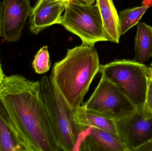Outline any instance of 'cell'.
Here are the masks:
<instances>
[{
	"label": "cell",
	"instance_id": "1",
	"mask_svg": "<svg viewBox=\"0 0 152 151\" xmlns=\"http://www.w3.org/2000/svg\"><path fill=\"white\" fill-rule=\"evenodd\" d=\"M0 101L32 151H62L52 129L39 81L18 74L4 75Z\"/></svg>",
	"mask_w": 152,
	"mask_h": 151
},
{
	"label": "cell",
	"instance_id": "2",
	"mask_svg": "<svg viewBox=\"0 0 152 151\" xmlns=\"http://www.w3.org/2000/svg\"><path fill=\"white\" fill-rule=\"evenodd\" d=\"M101 65L94 47L83 44L68 50L65 57L53 65L52 78L73 109L81 106Z\"/></svg>",
	"mask_w": 152,
	"mask_h": 151
},
{
	"label": "cell",
	"instance_id": "3",
	"mask_svg": "<svg viewBox=\"0 0 152 151\" xmlns=\"http://www.w3.org/2000/svg\"><path fill=\"white\" fill-rule=\"evenodd\" d=\"M39 81L41 95L58 144L62 151H78L84 129L75 121V110L69 105L51 75H44Z\"/></svg>",
	"mask_w": 152,
	"mask_h": 151
},
{
	"label": "cell",
	"instance_id": "4",
	"mask_svg": "<svg viewBox=\"0 0 152 151\" xmlns=\"http://www.w3.org/2000/svg\"><path fill=\"white\" fill-rule=\"evenodd\" d=\"M102 76L116 85L137 109H144L152 73L151 67L134 60L117 59L101 65Z\"/></svg>",
	"mask_w": 152,
	"mask_h": 151
},
{
	"label": "cell",
	"instance_id": "5",
	"mask_svg": "<svg viewBox=\"0 0 152 151\" xmlns=\"http://www.w3.org/2000/svg\"><path fill=\"white\" fill-rule=\"evenodd\" d=\"M60 24L78 36L84 45L94 47L98 42L107 41L96 4L71 0L67 4Z\"/></svg>",
	"mask_w": 152,
	"mask_h": 151
},
{
	"label": "cell",
	"instance_id": "6",
	"mask_svg": "<svg viewBox=\"0 0 152 151\" xmlns=\"http://www.w3.org/2000/svg\"><path fill=\"white\" fill-rule=\"evenodd\" d=\"M83 105L114 121L129 116L137 109L116 85L102 76L94 91Z\"/></svg>",
	"mask_w": 152,
	"mask_h": 151
},
{
	"label": "cell",
	"instance_id": "7",
	"mask_svg": "<svg viewBox=\"0 0 152 151\" xmlns=\"http://www.w3.org/2000/svg\"><path fill=\"white\" fill-rule=\"evenodd\" d=\"M114 122L126 151H137L152 139V114L145 109H136L132 114Z\"/></svg>",
	"mask_w": 152,
	"mask_h": 151
},
{
	"label": "cell",
	"instance_id": "8",
	"mask_svg": "<svg viewBox=\"0 0 152 151\" xmlns=\"http://www.w3.org/2000/svg\"><path fill=\"white\" fill-rule=\"evenodd\" d=\"M2 2V36L6 41L16 42L21 38L32 11L30 0H4Z\"/></svg>",
	"mask_w": 152,
	"mask_h": 151
},
{
	"label": "cell",
	"instance_id": "9",
	"mask_svg": "<svg viewBox=\"0 0 152 151\" xmlns=\"http://www.w3.org/2000/svg\"><path fill=\"white\" fill-rule=\"evenodd\" d=\"M68 2L54 0H37L29 15V29L35 35L46 27L60 24Z\"/></svg>",
	"mask_w": 152,
	"mask_h": 151
},
{
	"label": "cell",
	"instance_id": "10",
	"mask_svg": "<svg viewBox=\"0 0 152 151\" xmlns=\"http://www.w3.org/2000/svg\"><path fill=\"white\" fill-rule=\"evenodd\" d=\"M78 151H126L118 136L92 127L81 134Z\"/></svg>",
	"mask_w": 152,
	"mask_h": 151
},
{
	"label": "cell",
	"instance_id": "11",
	"mask_svg": "<svg viewBox=\"0 0 152 151\" xmlns=\"http://www.w3.org/2000/svg\"><path fill=\"white\" fill-rule=\"evenodd\" d=\"M0 151H32L1 101Z\"/></svg>",
	"mask_w": 152,
	"mask_h": 151
},
{
	"label": "cell",
	"instance_id": "12",
	"mask_svg": "<svg viewBox=\"0 0 152 151\" xmlns=\"http://www.w3.org/2000/svg\"><path fill=\"white\" fill-rule=\"evenodd\" d=\"M107 41L119 43L121 34L119 15L113 0H96Z\"/></svg>",
	"mask_w": 152,
	"mask_h": 151
},
{
	"label": "cell",
	"instance_id": "13",
	"mask_svg": "<svg viewBox=\"0 0 152 151\" xmlns=\"http://www.w3.org/2000/svg\"><path fill=\"white\" fill-rule=\"evenodd\" d=\"M74 116L75 121L80 126L96 128L118 135L114 121L88 110L84 105H81L75 110Z\"/></svg>",
	"mask_w": 152,
	"mask_h": 151
},
{
	"label": "cell",
	"instance_id": "14",
	"mask_svg": "<svg viewBox=\"0 0 152 151\" xmlns=\"http://www.w3.org/2000/svg\"><path fill=\"white\" fill-rule=\"evenodd\" d=\"M137 25L133 60L144 64L152 57V26L144 22Z\"/></svg>",
	"mask_w": 152,
	"mask_h": 151
},
{
	"label": "cell",
	"instance_id": "15",
	"mask_svg": "<svg viewBox=\"0 0 152 151\" xmlns=\"http://www.w3.org/2000/svg\"><path fill=\"white\" fill-rule=\"evenodd\" d=\"M150 7L149 5L142 4L140 6L127 9L120 12L118 15L121 35H124L129 29L137 25Z\"/></svg>",
	"mask_w": 152,
	"mask_h": 151
},
{
	"label": "cell",
	"instance_id": "16",
	"mask_svg": "<svg viewBox=\"0 0 152 151\" xmlns=\"http://www.w3.org/2000/svg\"><path fill=\"white\" fill-rule=\"evenodd\" d=\"M51 61L47 46H43L37 53L32 63V67L36 73H46L50 68Z\"/></svg>",
	"mask_w": 152,
	"mask_h": 151
},
{
	"label": "cell",
	"instance_id": "17",
	"mask_svg": "<svg viewBox=\"0 0 152 151\" xmlns=\"http://www.w3.org/2000/svg\"><path fill=\"white\" fill-rule=\"evenodd\" d=\"M145 109L152 114V74L148 85Z\"/></svg>",
	"mask_w": 152,
	"mask_h": 151
},
{
	"label": "cell",
	"instance_id": "18",
	"mask_svg": "<svg viewBox=\"0 0 152 151\" xmlns=\"http://www.w3.org/2000/svg\"><path fill=\"white\" fill-rule=\"evenodd\" d=\"M137 151H152V139L151 141L140 147Z\"/></svg>",
	"mask_w": 152,
	"mask_h": 151
},
{
	"label": "cell",
	"instance_id": "19",
	"mask_svg": "<svg viewBox=\"0 0 152 151\" xmlns=\"http://www.w3.org/2000/svg\"><path fill=\"white\" fill-rule=\"evenodd\" d=\"M3 10V2H0V37L2 36V35Z\"/></svg>",
	"mask_w": 152,
	"mask_h": 151
},
{
	"label": "cell",
	"instance_id": "20",
	"mask_svg": "<svg viewBox=\"0 0 152 151\" xmlns=\"http://www.w3.org/2000/svg\"><path fill=\"white\" fill-rule=\"evenodd\" d=\"M4 74L3 72L1 66V63H0V83L2 82L4 76Z\"/></svg>",
	"mask_w": 152,
	"mask_h": 151
},
{
	"label": "cell",
	"instance_id": "21",
	"mask_svg": "<svg viewBox=\"0 0 152 151\" xmlns=\"http://www.w3.org/2000/svg\"><path fill=\"white\" fill-rule=\"evenodd\" d=\"M82 2L85 3L86 4H94L95 0H79Z\"/></svg>",
	"mask_w": 152,
	"mask_h": 151
},
{
	"label": "cell",
	"instance_id": "22",
	"mask_svg": "<svg viewBox=\"0 0 152 151\" xmlns=\"http://www.w3.org/2000/svg\"><path fill=\"white\" fill-rule=\"evenodd\" d=\"M142 4L151 6L152 5V0H143Z\"/></svg>",
	"mask_w": 152,
	"mask_h": 151
},
{
	"label": "cell",
	"instance_id": "23",
	"mask_svg": "<svg viewBox=\"0 0 152 151\" xmlns=\"http://www.w3.org/2000/svg\"><path fill=\"white\" fill-rule=\"evenodd\" d=\"M56 1H61L66 2H68L70 1L71 0H54Z\"/></svg>",
	"mask_w": 152,
	"mask_h": 151
},
{
	"label": "cell",
	"instance_id": "24",
	"mask_svg": "<svg viewBox=\"0 0 152 151\" xmlns=\"http://www.w3.org/2000/svg\"><path fill=\"white\" fill-rule=\"evenodd\" d=\"M151 66H152V61L151 63Z\"/></svg>",
	"mask_w": 152,
	"mask_h": 151
},
{
	"label": "cell",
	"instance_id": "25",
	"mask_svg": "<svg viewBox=\"0 0 152 151\" xmlns=\"http://www.w3.org/2000/svg\"><path fill=\"white\" fill-rule=\"evenodd\" d=\"M150 67H151V71L152 72V66H150Z\"/></svg>",
	"mask_w": 152,
	"mask_h": 151
}]
</instances>
